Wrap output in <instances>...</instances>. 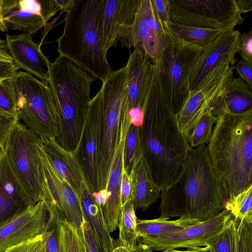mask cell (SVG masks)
<instances>
[{"instance_id": "obj_1", "label": "cell", "mask_w": 252, "mask_h": 252, "mask_svg": "<svg viewBox=\"0 0 252 252\" xmlns=\"http://www.w3.org/2000/svg\"><path fill=\"white\" fill-rule=\"evenodd\" d=\"M143 107L144 120L140 128L143 158L161 190L177 178L189 146L163 85L160 66L156 63Z\"/></svg>"}, {"instance_id": "obj_2", "label": "cell", "mask_w": 252, "mask_h": 252, "mask_svg": "<svg viewBox=\"0 0 252 252\" xmlns=\"http://www.w3.org/2000/svg\"><path fill=\"white\" fill-rule=\"evenodd\" d=\"M206 147L227 200L252 185V109L218 117Z\"/></svg>"}, {"instance_id": "obj_3", "label": "cell", "mask_w": 252, "mask_h": 252, "mask_svg": "<svg viewBox=\"0 0 252 252\" xmlns=\"http://www.w3.org/2000/svg\"><path fill=\"white\" fill-rule=\"evenodd\" d=\"M104 0H73L65 13L62 35L57 39L60 56L65 58L102 83L113 71L101 35Z\"/></svg>"}, {"instance_id": "obj_4", "label": "cell", "mask_w": 252, "mask_h": 252, "mask_svg": "<svg viewBox=\"0 0 252 252\" xmlns=\"http://www.w3.org/2000/svg\"><path fill=\"white\" fill-rule=\"evenodd\" d=\"M94 78L70 60L59 56L51 63L48 83L56 102L60 123L56 140L74 152L89 110Z\"/></svg>"}, {"instance_id": "obj_5", "label": "cell", "mask_w": 252, "mask_h": 252, "mask_svg": "<svg viewBox=\"0 0 252 252\" xmlns=\"http://www.w3.org/2000/svg\"><path fill=\"white\" fill-rule=\"evenodd\" d=\"M188 218L200 221L214 217L227 201L205 144L188 150L181 170Z\"/></svg>"}, {"instance_id": "obj_6", "label": "cell", "mask_w": 252, "mask_h": 252, "mask_svg": "<svg viewBox=\"0 0 252 252\" xmlns=\"http://www.w3.org/2000/svg\"><path fill=\"white\" fill-rule=\"evenodd\" d=\"M104 117L99 162L100 190L106 188L114 155L131 124L128 116L127 71L123 66L102 82Z\"/></svg>"}, {"instance_id": "obj_7", "label": "cell", "mask_w": 252, "mask_h": 252, "mask_svg": "<svg viewBox=\"0 0 252 252\" xmlns=\"http://www.w3.org/2000/svg\"><path fill=\"white\" fill-rule=\"evenodd\" d=\"M19 119L39 138L58 136V112L48 83L24 71L13 78Z\"/></svg>"}, {"instance_id": "obj_8", "label": "cell", "mask_w": 252, "mask_h": 252, "mask_svg": "<svg viewBox=\"0 0 252 252\" xmlns=\"http://www.w3.org/2000/svg\"><path fill=\"white\" fill-rule=\"evenodd\" d=\"M39 138L24 124L19 122L5 146L14 172L35 204L44 199L46 188L37 145Z\"/></svg>"}, {"instance_id": "obj_9", "label": "cell", "mask_w": 252, "mask_h": 252, "mask_svg": "<svg viewBox=\"0 0 252 252\" xmlns=\"http://www.w3.org/2000/svg\"><path fill=\"white\" fill-rule=\"evenodd\" d=\"M165 32L169 45L163 52L160 76L173 110L180 113L189 96L191 69L204 47L189 43Z\"/></svg>"}, {"instance_id": "obj_10", "label": "cell", "mask_w": 252, "mask_h": 252, "mask_svg": "<svg viewBox=\"0 0 252 252\" xmlns=\"http://www.w3.org/2000/svg\"><path fill=\"white\" fill-rule=\"evenodd\" d=\"M171 21L223 31L233 30L245 19L235 0H169Z\"/></svg>"}, {"instance_id": "obj_11", "label": "cell", "mask_w": 252, "mask_h": 252, "mask_svg": "<svg viewBox=\"0 0 252 252\" xmlns=\"http://www.w3.org/2000/svg\"><path fill=\"white\" fill-rule=\"evenodd\" d=\"M104 117L100 90L92 99L80 140L74 153L91 192L100 190L99 162Z\"/></svg>"}, {"instance_id": "obj_12", "label": "cell", "mask_w": 252, "mask_h": 252, "mask_svg": "<svg viewBox=\"0 0 252 252\" xmlns=\"http://www.w3.org/2000/svg\"><path fill=\"white\" fill-rule=\"evenodd\" d=\"M234 66L223 63L215 68L194 90L177 115L180 129L187 140L215 97L234 77Z\"/></svg>"}, {"instance_id": "obj_13", "label": "cell", "mask_w": 252, "mask_h": 252, "mask_svg": "<svg viewBox=\"0 0 252 252\" xmlns=\"http://www.w3.org/2000/svg\"><path fill=\"white\" fill-rule=\"evenodd\" d=\"M233 217L224 209L216 216L189 226L184 229L154 238L141 239L140 242L153 251L178 248H194L209 246Z\"/></svg>"}, {"instance_id": "obj_14", "label": "cell", "mask_w": 252, "mask_h": 252, "mask_svg": "<svg viewBox=\"0 0 252 252\" xmlns=\"http://www.w3.org/2000/svg\"><path fill=\"white\" fill-rule=\"evenodd\" d=\"M142 0H104L101 14V35L104 51L120 42L133 48L132 29Z\"/></svg>"}, {"instance_id": "obj_15", "label": "cell", "mask_w": 252, "mask_h": 252, "mask_svg": "<svg viewBox=\"0 0 252 252\" xmlns=\"http://www.w3.org/2000/svg\"><path fill=\"white\" fill-rule=\"evenodd\" d=\"M7 27L29 34L45 26L60 10L55 0H0Z\"/></svg>"}, {"instance_id": "obj_16", "label": "cell", "mask_w": 252, "mask_h": 252, "mask_svg": "<svg viewBox=\"0 0 252 252\" xmlns=\"http://www.w3.org/2000/svg\"><path fill=\"white\" fill-rule=\"evenodd\" d=\"M240 34L237 30L223 31L204 47L190 72V91L196 89L219 66L228 63L234 66Z\"/></svg>"}, {"instance_id": "obj_17", "label": "cell", "mask_w": 252, "mask_h": 252, "mask_svg": "<svg viewBox=\"0 0 252 252\" xmlns=\"http://www.w3.org/2000/svg\"><path fill=\"white\" fill-rule=\"evenodd\" d=\"M49 216L42 200L0 224V252L42 234Z\"/></svg>"}, {"instance_id": "obj_18", "label": "cell", "mask_w": 252, "mask_h": 252, "mask_svg": "<svg viewBox=\"0 0 252 252\" xmlns=\"http://www.w3.org/2000/svg\"><path fill=\"white\" fill-rule=\"evenodd\" d=\"M170 42L155 10L148 8L142 12L139 6L132 29L133 49L161 67L163 52Z\"/></svg>"}, {"instance_id": "obj_19", "label": "cell", "mask_w": 252, "mask_h": 252, "mask_svg": "<svg viewBox=\"0 0 252 252\" xmlns=\"http://www.w3.org/2000/svg\"><path fill=\"white\" fill-rule=\"evenodd\" d=\"M34 205L14 172L5 147L0 150V224Z\"/></svg>"}, {"instance_id": "obj_20", "label": "cell", "mask_w": 252, "mask_h": 252, "mask_svg": "<svg viewBox=\"0 0 252 252\" xmlns=\"http://www.w3.org/2000/svg\"><path fill=\"white\" fill-rule=\"evenodd\" d=\"M32 34L24 33L6 35L8 51L17 67L48 83L51 62L40 46L32 40Z\"/></svg>"}, {"instance_id": "obj_21", "label": "cell", "mask_w": 252, "mask_h": 252, "mask_svg": "<svg viewBox=\"0 0 252 252\" xmlns=\"http://www.w3.org/2000/svg\"><path fill=\"white\" fill-rule=\"evenodd\" d=\"M37 144L43 150L56 172L79 197L82 187L86 182L74 152L63 148L54 137L39 138Z\"/></svg>"}, {"instance_id": "obj_22", "label": "cell", "mask_w": 252, "mask_h": 252, "mask_svg": "<svg viewBox=\"0 0 252 252\" xmlns=\"http://www.w3.org/2000/svg\"><path fill=\"white\" fill-rule=\"evenodd\" d=\"M126 66L128 110L143 107L152 77L154 63L133 49Z\"/></svg>"}, {"instance_id": "obj_23", "label": "cell", "mask_w": 252, "mask_h": 252, "mask_svg": "<svg viewBox=\"0 0 252 252\" xmlns=\"http://www.w3.org/2000/svg\"><path fill=\"white\" fill-rule=\"evenodd\" d=\"M252 89L239 76L232 79L215 97L209 110L216 117L252 109Z\"/></svg>"}, {"instance_id": "obj_24", "label": "cell", "mask_w": 252, "mask_h": 252, "mask_svg": "<svg viewBox=\"0 0 252 252\" xmlns=\"http://www.w3.org/2000/svg\"><path fill=\"white\" fill-rule=\"evenodd\" d=\"M84 220L90 226L99 252H111L115 243L109 231L101 206L94 200L85 183L79 196Z\"/></svg>"}, {"instance_id": "obj_25", "label": "cell", "mask_w": 252, "mask_h": 252, "mask_svg": "<svg viewBox=\"0 0 252 252\" xmlns=\"http://www.w3.org/2000/svg\"><path fill=\"white\" fill-rule=\"evenodd\" d=\"M124 141H120L115 152L106 188L107 198L103 211L110 233L115 231L118 227L122 210L120 188L123 168V151Z\"/></svg>"}, {"instance_id": "obj_26", "label": "cell", "mask_w": 252, "mask_h": 252, "mask_svg": "<svg viewBox=\"0 0 252 252\" xmlns=\"http://www.w3.org/2000/svg\"><path fill=\"white\" fill-rule=\"evenodd\" d=\"M37 148L42 164L55 185L66 220L78 230L81 229L84 219L78 196L56 172L43 150L38 145Z\"/></svg>"}, {"instance_id": "obj_27", "label": "cell", "mask_w": 252, "mask_h": 252, "mask_svg": "<svg viewBox=\"0 0 252 252\" xmlns=\"http://www.w3.org/2000/svg\"><path fill=\"white\" fill-rule=\"evenodd\" d=\"M160 191L153 178L149 166L143 158L132 178V200L135 209L146 211L159 198Z\"/></svg>"}, {"instance_id": "obj_28", "label": "cell", "mask_w": 252, "mask_h": 252, "mask_svg": "<svg viewBox=\"0 0 252 252\" xmlns=\"http://www.w3.org/2000/svg\"><path fill=\"white\" fill-rule=\"evenodd\" d=\"M161 191L160 218L169 219L173 217L188 218L181 171L173 184Z\"/></svg>"}, {"instance_id": "obj_29", "label": "cell", "mask_w": 252, "mask_h": 252, "mask_svg": "<svg viewBox=\"0 0 252 252\" xmlns=\"http://www.w3.org/2000/svg\"><path fill=\"white\" fill-rule=\"evenodd\" d=\"M158 218L152 220L137 219L136 231L141 239L154 238L180 231L200 221L196 219L179 218L176 220Z\"/></svg>"}, {"instance_id": "obj_30", "label": "cell", "mask_w": 252, "mask_h": 252, "mask_svg": "<svg viewBox=\"0 0 252 252\" xmlns=\"http://www.w3.org/2000/svg\"><path fill=\"white\" fill-rule=\"evenodd\" d=\"M165 30L174 36L192 44L205 47L211 43L223 31L190 26L170 21Z\"/></svg>"}, {"instance_id": "obj_31", "label": "cell", "mask_w": 252, "mask_h": 252, "mask_svg": "<svg viewBox=\"0 0 252 252\" xmlns=\"http://www.w3.org/2000/svg\"><path fill=\"white\" fill-rule=\"evenodd\" d=\"M132 199L128 201L122 208L118 227L119 229L117 244L128 249H133L139 242L136 231L137 218Z\"/></svg>"}, {"instance_id": "obj_32", "label": "cell", "mask_w": 252, "mask_h": 252, "mask_svg": "<svg viewBox=\"0 0 252 252\" xmlns=\"http://www.w3.org/2000/svg\"><path fill=\"white\" fill-rule=\"evenodd\" d=\"M143 158L140 128L131 125L125 139L123 151V169L131 179Z\"/></svg>"}, {"instance_id": "obj_33", "label": "cell", "mask_w": 252, "mask_h": 252, "mask_svg": "<svg viewBox=\"0 0 252 252\" xmlns=\"http://www.w3.org/2000/svg\"><path fill=\"white\" fill-rule=\"evenodd\" d=\"M224 208L230 212L236 221L252 223V185L227 200Z\"/></svg>"}, {"instance_id": "obj_34", "label": "cell", "mask_w": 252, "mask_h": 252, "mask_svg": "<svg viewBox=\"0 0 252 252\" xmlns=\"http://www.w3.org/2000/svg\"><path fill=\"white\" fill-rule=\"evenodd\" d=\"M60 236L63 252H85L81 228L78 230L64 219L60 222Z\"/></svg>"}, {"instance_id": "obj_35", "label": "cell", "mask_w": 252, "mask_h": 252, "mask_svg": "<svg viewBox=\"0 0 252 252\" xmlns=\"http://www.w3.org/2000/svg\"><path fill=\"white\" fill-rule=\"evenodd\" d=\"M217 118L210 112L209 108L198 122L188 139L190 148H196L208 142Z\"/></svg>"}, {"instance_id": "obj_36", "label": "cell", "mask_w": 252, "mask_h": 252, "mask_svg": "<svg viewBox=\"0 0 252 252\" xmlns=\"http://www.w3.org/2000/svg\"><path fill=\"white\" fill-rule=\"evenodd\" d=\"M236 233L237 221L232 217L210 244L213 252H237Z\"/></svg>"}, {"instance_id": "obj_37", "label": "cell", "mask_w": 252, "mask_h": 252, "mask_svg": "<svg viewBox=\"0 0 252 252\" xmlns=\"http://www.w3.org/2000/svg\"><path fill=\"white\" fill-rule=\"evenodd\" d=\"M13 78L0 82V110L14 115L18 114Z\"/></svg>"}, {"instance_id": "obj_38", "label": "cell", "mask_w": 252, "mask_h": 252, "mask_svg": "<svg viewBox=\"0 0 252 252\" xmlns=\"http://www.w3.org/2000/svg\"><path fill=\"white\" fill-rule=\"evenodd\" d=\"M45 240L46 252H63L60 236V224L50 215L42 233Z\"/></svg>"}, {"instance_id": "obj_39", "label": "cell", "mask_w": 252, "mask_h": 252, "mask_svg": "<svg viewBox=\"0 0 252 252\" xmlns=\"http://www.w3.org/2000/svg\"><path fill=\"white\" fill-rule=\"evenodd\" d=\"M237 221V252H252V223Z\"/></svg>"}, {"instance_id": "obj_40", "label": "cell", "mask_w": 252, "mask_h": 252, "mask_svg": "<svg viewBox=\"0 0 252 252\" xmlns=\"http://www.w3.org/2000/svg\"><path fill=\"white\" fill-rule=\"evenodd\" d=\"M19 122L18 114L11 115L0 110V150L5 148L13 130Z\"/></svg>"}, {"instance_id": "obj_41", "label": "cell", "mask_w": 252, "mask_h": 252, "mask_svg": "<svg viewBox=\"0 0 252 252\" xmlns=\"http://www.w3.org/2000/svg\"><path fill=\"white\" fill-rule=\"evenodd\" d=\"M4 252H46L45 240L42 234Z\"/></svg>"}, {"instance_id": "obj_42", "label": "cell", "mask_w": 252, "mask_h": 252, "mask_svg": "<svg viewBox=\"0 0 252 252\" xmlns=\"http://www.w3.org/2000/svg\"><path fill=\"white\" fill-rule=\"evenodd\" d=\"M237 53L241 60L252 63V31L241 33Z\"/></svg>"}, {"instance_id": "obj_43", "label": "cell", "mask_w": 252, "mask_h": 252, "mask_svg": "<svg viewBox=\"0 0 252 252\" xmlns=\"http://www.w3.org/2000/svg\"><path fill=\"white\" fill-rule=\"evenodd\" d=\"M152 2L164 29H166L168 24L171 21L169 0H152Z\"/></svg>"}, {"instance_id": "obj_44", "label": "cell", "mask_w": 252, "mask_h": 252, "mask_svg": "<svg viewBox=\"0 0 252 252\" xmlns=\"http://www.w3.org/2000/svg\"><path fill=\"white\" fill-rule=\"evenodd\" d=\"M121 205L122 208L132 199V179L123 168L120 188Z\"/></svg>"}, {"instance_id": "obj_45", "label": "cell", "mask_w": 252, "mask_h": 252, "mask_svg": "<svg viewBox=\"0 0 252 252\" xmlns=\"http://www.w3.org/2000/svg\"><path fill=\"white\" fill-rule=\"evenodd\" d=\"M234 68L239 76L252 89V63L241 60L235 63Z\"/></svg>"}, {"instance_id": "obj_46", "label": "cell", "mask_w": 252, "mask_h": 252, "mask_svg": "<svg viewBox=\"0 0 252 252\" xmlns=\"http://www.w3.org/2000/svg\"><path fill=\"white\" fill-rule=\"evenodd\" d=\"M81 230L84 240L85 252H99L95 240L87 222L84 220Z\"/></svg>"}, {"instance_id": "obj_47", "label": "cell", "mask_w": 252, "mask_h": 252, "mask_svg": "<svg viewBox=\"0 0 252 252\" xmlns=\"http://www.w3.org/2000/svg\"><path fill=\"white\" fill-rule=\"evenodd\" d=\"M18 69L14 62L0 60V82L13 78Z\"/></svg>"}, {"instance_id": "obj_48", "label": "cell", "mask_w": 252, "mask_h": 252, "mask_svg": "<svg viewBox=\"0 0 252 252\" xmlns=\"http://www.w3.org/2000/svg\"><path fill=\"white\" fill-rule=\"evenodd\" d=\"M128 116L131 125L141 128L144 120V107H136L128 110Z\"/></svg>"}, {"instance_id": "obj_49", "label": "cell", "mask_w": 252, "mask_h": 252, "mask_svg": "<svg viewBox=\"0 0 252 252\" xmlns=\"http://www.w3.org/2000/svg\"><path fill=\"white\" fill-rule=\"evenodd\" d=\"M111 252H153V250L148 245L138 242L132 249H128L117 244L115 241L114 246Z\"/></svg>"}, {"instance_id": "obj_50", "label": "cell", "mask_w": 252, "mask_h": 252, "mask_svg": "<svg viewBox=\"0 0 252 252\" xmlns=\"http://www.w3.org/2000/svg\"><path fill=\"white\" fill-rule=\"evenodd\" d=\"M92 194L95 202L103 209L107 198L106 189H101L97 192H93Z\"/></svg>"}, {"instance_id": "obj_51", "label": "cell", "mask_w": 252, "mask_h": 252, "mask_svg": "<svg viewBox=\"0 0 252 252\" xmlns=\"http://www.w3.org/2000/svg\"><path fill=\"white\" fill-rule=\"evenodd\" d=\"M0 60L13 62L8 51L6 41L3 39H0Z\"/></svg>"}, {"instance_id": "obj_52", "label": "cell", "mask_w": 252, "mask_h": 252, "mask_svg": "<svg viewBox=\"0 0 252 252\" xmlns=\"http://www.w3.org/2000/svg\"><path fill=\"white\" fill-rule=\"evenodd\" d=\"M162 252H213L210 246H207L194 248L187 249L186 250H179L177 249H168Z\"/></svg>"}, {"instance_id": "obj_53", "label": "cell", "mask_w": 252, "mask_h": 252, "mask_svg": "<svg viewBox=\"0 0 252 252\" xmlns=\"http://www.w3.org/2000/svg\"><path fill=\"white\" fill-rule=\"evenodd\" d=\"M235 2L242 14L252 10V0H235Z\"/></svg>"}, {"instance_id": "obj_54", "label": "cell", "mask_w": 252, "mask_h": 252, "mask_svg": "<svg viewBox=\"0 0 252 252\" xmlns=\"http://www.w3.org/2000/svg\"><path fill=\"white\" fill-rule=\"evenodd\" d=\"M55 2L62 12H67L73 5V0H55Z\"/></svg>"}, {"instance_id": "obj_55", "label": "cell", "mask_w": 252, "mask_h": 252, "mask_svg": "<svg viewBox=\"0 0 252 252\" xmlns=\"http://www.w3.org/2000/svg\"><path fill=\"white\" fill-rule=\"evenodd\" d=\"M8 28L4 22L1 10V3L0 1V31L2 32H6Z\"/></svg>"}]
</instances>
